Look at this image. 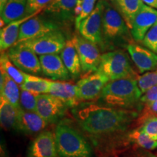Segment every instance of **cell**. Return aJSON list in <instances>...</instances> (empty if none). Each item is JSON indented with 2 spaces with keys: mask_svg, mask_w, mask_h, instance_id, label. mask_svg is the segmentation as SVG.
<instances>
[{
  "mask_svg": "<svg viewBox=\"0 0 157 157\" xmlns=\"http://www.w3.org/2000/svg\"><path fill=\"white\" fill-rule=\"evenodd\" d=\"M53 0H28L26 14L30 15L36 13H42Z\"/></svg>",
  "mask_w": 157,
  "mask_h": 157,
  "instance_id": "836d02e7",
  "label": "cell"
},
{
  "mask_svg": "<svg viewBox=\"0 0 157 157\" xmlns=\"http://www.w3.org/2000/svg\"><path fill=\"white\" fill-rule=\"evenodd\" d=\"M60 57L71 77L74 78L78 77L82 72L81 62L72 39L66 40V45L60 52Z\"/></svg>",
  "mask_w": 157,
  "mask_h": 157,
  "instance_id": "44dd1931",
  "label": "cell"
},
{
  "mask_svg": "<svg viewBox=\"0 0 157 157\" xmlns=\"http://www.w3.org/2000/svg\"><path fill=\"white\" fill-rule=\"evenodd\" d=\"M110 2L123 17L129 29L132 28L136 15L145 5L142 0H110Z\"/></svg>",
  "mask_w": 157,
  "mask_h": 157,
  "instance_id": "603a6c76",
  "label": "cell"
},
{
  "mask_svg": "<svg viewBox=\"0 0 157 157\" xmlns=\"http://www.w3.org/2000/svg\"><path fill=\"white\" fill-rule=\"evenodd\" d=\"M52 82L48 78L25 73V81L21 86V89L31 92L38 95L48 94L50 92Z\"/></svg>",
  "mask_w": 157,
  "mask_h": 157,
  "instance_id": "484cf974",
  "label": "cell"
},
{
  "mask_svg": "<svg viewBox=\"0 0 157 157\" xmlns=\"http://www.w3.org/2000/svg\"><path fill=\"white\" fill-rule=\"evenodd\" d=\"M18 109L5 98L0 96V121L2 127L6 129H15Z\"/></svg>",
  "mask_w": 157,
  "mask_h": 157,
  "instance_id": "d4e9b609",
  "label": "cell"
},
{
  "mask_svg": "<svg viewBox=\"0 0 157 157\" xmlns=\"http://www.w3.org/2000/svg\"><path fill=\"white\" fill-rule=\"evenodd\" d=\"M142 44L157 55V21L147 32Z\"/></svg>",
  "mask_w": 157,
  "mask_h": 157,
  "instance_id": "1f68e13d",
  "label": "cell"
},
{
  "mask_svg": "<svg viewBox=\"0 0 157 157\" xmlns=\"http://www.w3.org/2000/svg\"><path fill=\"white\" fill-rule=\"evenodd\" d=\"M72 115L78 127L92 138L113 137L127 130L138 117V113L90 102L72 109Z\"/></svg>",
  "mask_w": 157,
  "mask_h": 157,
  "instance_id": "6da1fadb",
  "label": "cell"
},
{
  "mask_svg": "<svg viewBox=\"0 0 157 157\" xmlns=\"http://www.w3.org/2000/svg\"><path fill=\"white\" fill-rule=\"evenodd\" d=\"M157 21V10L144 5L135 16L131 34L135 42H142L147 32Z\"/></svg>",
  "mask_w": 157,
  "mask_h": 157,
  "instance_id": "9a60e30c",
  "label": "cell"
},
{
  "mask_svg": "<svg viewBox=\"0 0 157 157\" xmlns=\"http://www.w3.org/2000/svg\"><path fill=\"white\" fill-rule=\"evenodd\" d=\"M7 53L13 64L22 71L32 75L42 74L38 55L31 49L18 44L10 48Z\"/></svg>",
  "mask_w": 157,
  "mask_h": 157,
  "instance_id": "30bf717a",
  "label": "cell"
},
{
  "mask_svg": "<svg viewBox=\"0 0 157 157\" xmlns=\"http://www.w3.org/2000/svg\"><path fill=\"white\" fill-rule=\"evenodd\" d=\"M157 101V86L154 87L148 90H147L145 93H143L140 98V103L142 105H144L145 108L148 107L154 102Z\"/></svg>",
  "mask_w": 157,
  "mask_h": 157,
  "instance_id": "e575fe53",
  "label": "cell"
},
{
  "mask_svg": "<svg viewBox=\"0 0 157 157\" xmlns=\"http://www.w3.org/2000/svg\"><path fill=\"white\" fill-rule=\"evenodd\" d=\"M26 157H58L53 133L49 130L39 133L29 146Z\"/></svg>",
  "mask_w": 157,
  "mask_h": 157,
  "instance_id": "4fadbf2b",
  "label": "cell"
},
{
  "mask_svg": "<svg viewBox=\"0 0 157 157\" xmlns=\"http://www.w3.org/2000/svg\"><path fill=\"white\" fill-rule=\"evenodd\" d=\"M98 71L109 78L110 81L129 77L137 78L128 56L121 50L110 51L102 55Z\"/></svg>",
  "mask_w": 157,
  "mask_h": 157,
  "instance_id": "5b68a950",
  "label": "cell"
},
{
  "mask_svg": "<svg viewBox=\"0 0 157 157\" xmlns=\"http://www.w3.org/2000/svg\"><path fill=\"white\" fill-rule=\"evenodd\" d=\"M146 110V116L142 118V120L144 119L145 118L151 115H156L157 116V101L154 102V103H152L151 105H149L148 107L145 108Z\"/></svg>",
  "mask_w": 157,
  "mask_h": 157,
  "instance_id": "d590c367",
  "label": "cell"
},
{
  "mask_svg": "<svg viewBox=\"0 0 157 157\" xmlns=\"http://www.w3.org/2000/svg\"><path fill=\"white\" fill-rule=\"evenodd\" d=\"M0 92L1 96H3L11 103L15 107L20 109V92L18 84L14 80L6 74L5 72L1 71L0 74Z\"/></svg>",
  "mask_w": 157,
  "mask_h": 157,
  "instance_id": "cb8c5ba5",
  "label": "cell"
},
{
  "mask_svg": "<svg viewBox=\"0 0 157 157\" xmlns=\"http://www.w3.org/2000/svg\"><path fill=\"white\" fill-rule=\"evenodd\" d=\"M142 96L135 77L109 81L98 98L101 105L125 110H140Z\"/></svg>",
  "mask_w": 157,
  "mask_h": 157,
  "instance_id": "7a4b0ae2",
  "label": "cell"
},
{
  "mask_svg": "<svg viewBox=\"0 0 157 157\" xmlns=\"http://www.w3.org/2000/svg\"><path fill=\"white\" fill-rule=\"evenodd\" d=\"M109 81V78L98 71L79 79L76 84L79 101H90L98 98Z\"/></svg>",
  "mask_w": 157,
  "mask_h": 157,
  "instance_id": "7c38bea8",
  "label": "cell"
},
{
  "mask_svg": "<svg viewBox=\"0 0 157 157\" xmlns=\"http://www.w3.org/2000/svg\"><path fill=\"white\" fill-rule=\"evenodd\" d=\"M67 109L63 102L50 94H41L37 97L36 112L48 124L60 121Z\"/></svg>",
  "mask_w": 157,
  "mask_h": 157,
  "instance_id": "8fae6325",
  "label": "cell"
},
{
  "mask_svg": "<svg viewBox=\"0 0 157 157\" xmlns=\"http://www.w3.org/2000/svg\"><path fill=\"white\" fill-rule=\"evenodd\" d=\"M59 28V23L41 13L31 17L21 25L18 39L15 45L52 31L60 30Z\"/></svg>",
  "mask_w": 157,
  "mask_h": 157,
  "instance_id": "9c48e42d",
  "label": "cell"
},
{
  "mask_svg": "<svg viewBox=\"0 0 157 157\" xmlns=\"http://www.w3.org/2000/svg\"><path fill=\"white\" fill-rule=\"evenodd\" d=\"M7 2H8V0H0V12L2 11L3 8L5 7Z\"/></svg>",
  "mask_w": 157,
  "mask_h": 157,
  "instance_id": "f35d334b",
  "label": "cell"
},
{
  "mask_svg": "<svg viewBox=\"0 0 157 157\" xmlns=\"http://www.w3.org/2000/svg\"><path fill=\"white\" fill-rule=\"evenodd\" d=\"M48 123L36 111H29L21 108L17 112L15 129L25 134L33 135L44 131Z\"/></svg>",
  "mask_w": 157,
  "mask_h": 157,
  "instance_id": "e0dca14e",
  "label": "cell"
},
{
  "mask_svg": "<svg viewBox=\"0 0 157 157\" xmlns=\"http://www.w3.org/2000/svg\"><path fill=\"white\" fill-rule=\"evenodd\" d=\"M98 0H82V12L80 15L75 18L76 29H78L82 21L89 15L95 7V3Z\"/></svg>",
  "mask_w": 157,
  "mask_h": 157,
  "instance_id": "d6a6232c",
  "label": "cell"
},
{
  "mask_svg": "<svg viewBox=\"0 0 157 157\" xmlns=\"http://www.w3.org/2000/svg\"><path fill=\"white\" fill-rule=\"evenodd\" d=\"M103 0H99L93 11L82 21L78 31L82 36L103 50Z\"/></svg>",
  "mask_w": 157,
  "mask_h": 157,
  "instance_id": "52a82bcc",
  "label": "cell"
},
{
  "mask_svg": "<svg viewBox=\"0 0 157 157\" xmlns=\"http://www.w3.org/2000/svg\"><path fill=\"white\" fill-rule=\"evenodd\" d=\"M145 5L157 10V0H142Z\"/></svg>",
  "mask_w": 157,
  "mask_h": 157,
  "instance_id": "74e56055",
  "label": "cell"
},
{
  "mask_svg": "<svg viewBox=\"0 0 157 157\" xmlns=\"http://www.w3.org/2000/svg\"><path fill=\"white\" fill-rule=\"evenodd\" d=\"M143 121L142 125L139 127L140 130L153 140H157V116H148Z\"/></svg>",
  "mask_w": 157,
  "mask_h": 157,
  "instance_id": "4dcf8cb0",
  "label": "cell"
},
{
  "mask_svg": "<svg viewBox=\"0 0 157 157\" xmlns=\"http://www.w3.org/2000/svg\"><path fill=\"white\" fill-rule=\"evenodd\" d=\"M42 74L54 81H66L71 76L58 54L44 55L39 57Z\"/></svg>",
  "mask_w": 157,
  "mask_h": 157,
  "instance_id": "2e32d148",
  "label": "cell"
},
{
  "mask_svg": "<svg viewBox=\"0 0 157 157\" xmlns=\"http://www.w3.org/2000/svg\"><path fill=\"white\" fill-rule=\"evenodd\" d=\"M127 50L140 74L157 68V55L146 47L132 42L127 47Z\"/></svg>",
  "mask_w": 157,
  "mask_h": 157,
  "instance_id": "5bb4252c",
  "label": "cell"
},
{
  "mask_svg": "<svg viewBox=\"0 0 157 157\" xmlns=\"http://www.w3.org/2000/svg\"><path fill=\"white\" fill-rule=\"evenodd\" d=\"M28 0H8L1 14V28L13 21L26 16Z\"/></svg>",
  "mask_w": 157,
  "mask_h": 157,
  "instance_id": "7402d4cb",
  "label": "cell"
},
{
  "mask_svg": "<svg viewBox=\"0 0 157 157\" xmlns=\"http://www.w3.org/2000/svg\"><path fill=\"white\" fill-rule=\"evenodd\" d=\"M41 13H36L30 15L21 17L16 21H13L9 24L6 25L0 31V50L1 52H5L10 48L14 46L18 39L20 29L21 25L31 17L40 14Z\"/></svg>",
  "mask_w": 157,
  "mask_h": 157,
  "instance_id": "ffe728a7",
  "label": "cell"
},
{
  "mask_svg": "<svg viewBox=\"0 0 157 157\" xmlns=\"http://www.w3.org/2000/svg\"><path fill=\"white\" fill-rule=\"evenodd\" d=\"M127 138L131 143L145 150L150 151L157 148V140L149 137L145 133L141 132L139 128L131 131L127 135Z\"/></svg>",
  "mask_w": 157,
  "mask_h": 157,
  "instance_id": "83f0119b",
  "label": "cell"
},
{
  "mask_svg": "<svg viewBox=\"0 0 157 157\" xmlns=\"http://www.w3.org/2000/svg\"><path fill=\"white\" fill-rule=\"evenodd\" d=\"M49 94L58 98L67 105L74 109L80 104L77 86L67 82L52 81Z\"/></svg>",
  "mask_w": 157,
  "mask_h": 157,
  "instance_id": "d6986e66",
  "label": "cell"
},
{
  "mask_svg": "<svg viewBox=\"0 0 157 157\" xmlns=\"http://www.w3.org/2000/svg\"><path fill=\"white\" fill-rule=\"evenodd\" d=\"M71 39L79 56L82 73L87 76L97 71L102 56L100 47L81 35H74Z\"/></svg>",
  "mask_w": 157,
  "mask_h": 157,
  "instance_id": "8992f818",
  "label": "cell"
},
{
  "mask_svg": "<svg viewBox=\"0 0 157 157\" xmlns=\"http://www.w3.org/2000/svg\"><path fill=\"white\" fill-rule=\"evenodd\" d=\"M132 157H156L151 152L148 151V150H140L135 152V154L133 155Z\"/></svg>",
  "mask_w": 157,
  "mask_h": 157,
  "instance_id": "8d00e7d4",
  "label": "cell"
},
{
  "mask_svg": "<svg viewBox=\"0 0 157 157\" xmlns=\"http://www.w3.org/2000/svg\"><path fill=\"white\" fill-rule=\"evenodd\" d=\"M55 137L59 157H93L89 141L70 119L58 121Z\"/></svg>",
  "mask_w": 157,
  "mask_h": 157,
  "instance_id": "3957f363",
  "label": "cell"
},
{
  "mask_svg": "<svg viewBox=\"0 0 157 157\" xmlns=\"http://www.w3.org/2000/svg\"><path fill=\"white\" fill-rule=\"evenodd\" d=\"M66 43V39L64 34L60 30H57L20 44L31 49L40 56L60 53Z\"/></svg>",
  "mask_w": 157,
  "mask_h": 157,
  "instance_id": "ba28073f",
  "label": "cell"
},
{
  "mask_svg": "<svg viewBox=\"0 0 157 157\" xmlns=\"http://www.w3.org/2000/svg\"><path fill=\"white\" fill-rule=\"evenodd\" d=\"M0 67H1V71L5 72L12 79L14 80L18 84L19 87H21L25 81V72L20 70L13 64L6 52H1Z\"/></svg>",
  "mask_w": 157,
  "mask_h": 157,
  "instance_id": "4316f807",
  "label": "cell"
},
{
  "mask_svg": "<svg viewBox=\"0 0 157 157\" xmlns=\"http://www.w3.org/2000/svg\"><path fill=\"white\" fill-rule=\"evenodd\" d=\"M103 50H116L124 48L132 42L130 29L119 11L111 3L103 0Z\"/></svg>",
  "mask_w": 157,
  "mask_h": 157,
  "instance_id": "277c9868",
  "label": "cell"
},
{
  "mask_svg": "<svg viewBox=\"0 0 157 157\" xmlns=\"http://www.w3.org/2000/svg\"><path fill=\"white\" fill-rule=\"evenodd\" d=\"M38 95V94L21 90L20 97V105L21 109L29 111H36Z\"/></svg>",
  "mask_w": 157,
  "mask_h": 157,
  "instance_id": "f546056e",
  "label": "cell"
},
{
  "mask_svg": "<svg viewBox=\"0 0 157 157\" xmlns=\"http://www.w3.org/2000/svg\"><path fill=\"white\" fill-rule=\"evenodd\" d=\"M138 87L142 95L147 90L157 86V70L146 72L137 78Z\"/></svg>",
  "mask_w": 157,
  "mask_h": 157,
  "instance_id": "f1b7e54d",
  "label": "cell"
},
{
  "mask_svg": "<svg viewBox=\"0 0 157 157\" xmlns=\"http://www.w3.org/2000/svg\"><path fill=\"white\" fill-rule=\"evenodd\" d=\"M79 0H53L44 10L42 14L50 17L56 23L67 22L73 19L74 10Z\"/></svg>",
  "mask_w": 157,
  "mask_h": 157,
  "instance_id": "ac0fdd59",
  "label": "cell"
}]
</instances>
